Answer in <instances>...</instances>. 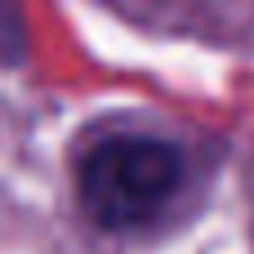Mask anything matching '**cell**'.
I'll return each mask as SVG.
<instances>
[{
	"label": "cell",
	"mask_w": 254,
	"mask_h": 254,
	"mask_svg": "<svg viewBox=\"0 0 254 254\" xmlns=\"http://www.w3.org/2000/svg\"><path fill=\"white\" fill-rule=\"evenodd\" d=\"M80 205L94 223L129 232L152 223L183 183V156L161 138H103L80 161Z\"/></svg>",
	"instance_id": "cell-1"
}]
</instances>
